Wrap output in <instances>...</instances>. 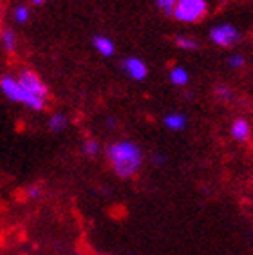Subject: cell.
Returning a JSON list of instances; mask_svg holds the SVG:
<instances>
[{
	"instance_id": "obj_1",
	"label": "cell",
	"mask_w": 253,
	"mask_h": 255,
	"mask_svg": "<svg viewBox=\"0 0 253 255\" xmlns=\"http://www.w3.org/2000/svg\"><path fill=\"white\" fill-rule=\"evenodd\" d=\"M107 156L112 168L123 179L136 176L143 165V152L134 141H116L107 148Z\"/></svg>"
},
{
	"instance_id": "obj_2",
	"label": "cell",
	"mask_w": 253,
	"mask_h": 255,
	"mask_svg": "<svg viewBox=\"0 0 253 255\" xmlns=\"http://www.w3.org/2000/svg\"><path fill=\"white\" fill-rule=\"evenodd\" d=\"M0 89H2V93H4L11 102L22 103V105L33 109V111H44L45 100L34 96L29 91H25V89L18 84V80L13 78V76H2V78H0Z\"/></svg>"
},
{
	"instance_id": "obj_3",
	"label": "cell",
	"mask_w": 253,
	"mask_h": 255,
	"mask_svg": "<svg viewBox=\"0 0 253 255\" xmlns=\"http://www.w3.org/2000/svg\"><path fill=\"white\" fill-rule=\"evenodd\" d=\"M206 11H208L206 0H177L172 9V15L183 24H195L205 18Z\"/></svg>"
},
{
	"instance_id": "obj_4",
	"label": "cell",
	"mask_w": 253,
	"mask_h": 255,
	"mask_svg": "<svg viewBox=\"0 0 253 255\" xmlns=\"http://www.w3.org/2000/svg\"><path fill=\"white\" fill-rule=\"evenodd\" d=\"M210 40L221 47H232L241 40V33L232 24H219L210 29Z\"/></svg>"
},
{
	"instance_id": "obj_5",
	"label": "cell",
	"mask_w": 253,
	"mask_h": 255,
	"mask_svg": "<svg viewBox=\"0 0 253 255\" xmlns=\"http://www.w3.org/2000/svg\"><path fill=\"white\" fill-rule=\"evenodd\" d=\"M16 80H18V84L22 85L25 91H29V93L34 94V96H38V98H42V100H45L49 96L47 85L40 80V76L34 73V71L25 69V71H22V73H20V76Z\"/></svg>"
},
{
	"instance_id": "obj_6",
	"label": "cell",
	"mask_w": 253,
	"mask_h": 255,
	"mask_svg": "<svg viewBox=\"0 0 253 255\" xmlns=\"http://www.w3.org/2000/svg\"><path fill=\"white\" fill-rule=\"evenodd\" d=\"M122 69L132 80H136V82H143V80L148 76V67H146V64L141 58H136V56H130V58L123 60Z\"/></svg>"
},
{
	"instance_id": "obj_7",
	"label": "cell",
	"mask_w": 253,
	"mask_h": 255,
	"mask_svg": "<svg viewBox=\"0 0 253 255\" xmlns=\"http://www.w3.org/2000/svg\"><path fill=\"white\" fill-rule=\"evenodd\" d=\"M252 136V127H250L248 120L244 118H237L232 123V137L237 139L241 143H246Z\"/></svg>"
},
{
	"instance_id": "obj_8",
	"label": "cell",
	"mask_w": 253,
	"mask_h": 255,
	"mask_svg": "<svg viewBox=\"0 0 253 255\" xmlns=\"http://www.w3.org/2000/svg\"><path fill=\"white\" fill-rule=\"evenodd\" d=\"M93 44H94V49L102 54V56H112L114 51H116L114 42L109 36H103V34H96L93 38Z\"/></svg>"
},
{
	"instance_id": "obj_9",
	"label": "cell",
	"mask_w": 253,
	"mask_h": 255,
	"mask_svg": "<svg viewBox=\"0 0 253 255\" xmlns=\"http://www.w3.org/2000/svg\"><path fill=\"white\" fill-rule=\"evenodd\" d=\"M163 123H165L166 128H170V130H183L186 127V116L181 113H172L168 116L163 118Z\"/></svg>"
},
{
	"instance_id": "obj_10",
	"label": "cell",
	"mask_w": 253,
	"mask_h": 255,
	"mask_svg": "<svg viewBox=\"0 0 253 255\" xmlns=\"http://www.w3.org/2000/svg\"><path fill=\"white\" fill-rule=\"evenodd\" d=\"M170 82H172V85H179V87L186 85L190 82L188 71H186L185 67H179V65L172 67V71H170Z\"/></svg>"
},
{
	"instance_id": "obj_11",
	"label": "cell",
	"mask_w": 253,
	"mask_h": 255,
	"mask_svg": "<svg viewBox=\"0 0 253 255\" xmlns=\"http://www.w3.org/2000/svg\"><path fill=\"white\" fill-rule=\"evenodd\" d=\"M2 44H4V49L7 51V53H13V51H15L16 36L11 29H5L4 33H2Z\"/></svg>"
},
{
	"instance_id": "obj_12",
	"label": "cell",
	"mask_w": 253,
	"mask_h": 255,
	"mask_svg": "<svg viewBox=\"0 0 253 255\" xmlns=\"http://www.w3.org/2000/svg\"><path fill=\"white\" fill-rule=\"evenodd\" d=\"M65 125H67V120H65V116H63V114H53V116H51V120H49V127H51V130H54V132H60V130H63V128H65Z\"/></svg>"
},
{
	"instance_id": "obj_13",
	"label": "cell",
	"mask_w": 253,
	"mask_h": 255,
	"mask_svg": "<svg viewBox=\"0 0 253 255\" xmlns=\"http://www.w3.org/2000/svg\"><path fill=\"white\" fill-rule=\"evenodd\" d=\"M175 45L185 51H194L199 47V44H197L194 38H188V36H177V38H175Z\"/></svg>"
},
{
	"instance_id": "obj_14",
	"label": "cell",
	"mask_w": 253,
	"mask_h": 255,
	"mask_svg": "<svg viewBox=\"0 0 253 255\" xmlns=\"http://www.w3.org/2000/svg\"><path fill=\"white\" fill-rule=\"evenodd\" d=\"M100 150H102V147H100V143L94 141V139H87V141L83 143V154H85V156L94 157L100 154Z\"/></svg>"
},
{
	"instance_id": "obj_15",
	"label": "cell",
	"mask_w": 253,
	"mask_h": 255,
	"mask_svg": "<svg viewBox=\"0 0 253 255\" xmlns=\"http://www.w3.org/2000/svg\"><path fill=\"white\" fill-rule=\"evenodd\" d=\"M29 7L27 5H18L15 9V20L18 22V24H25L27 20H29Z\"/></svg>"
},
{
	"instance_id": "obj_16",
	"label": "cell",
	"mask_w": 253,
	"mask_h": 255,
	"mask_svg": "<svg viewBox=\"0 0 253 255\" xmlns=\"http://www.w3.org/2000/svg\"><path fill=\"white\" fill-rule=\"evenodd\" d=\"M156 2H157V7H159L163 13L172 15V9H174V5L177 0H156Z\"/></svg>"
},
{
	"instance_id": "obj_17",
	"label": "cell",
	"mask_w": 253,
	"mask_h": 255,
	"mask_svg": "<svg viewBox=\"0 0 253 255\" xmlns=\"http://www.w3.org/2000/svg\"><path fill=\"white\" fill-rule=\"evenodd\" d=\"M228 65L232 69H243L244 65H246V60H244V56H241V54H234V56H230Z\"/></svg>"
},
{
	"instance_id": "obj_18",
	"label": "cell",
	"mask_w": 253,
	"mask_h": 255,
	"mask_svg": "<svg viewBox=\"0 0 253 255\" xmlns=\"http://www.w3.org/2000/svg\"><path fill=\"white\" fill-rule=\"evenodd\" d=\"M217 96H221L223 100H230L232 98V91L228 87H224V85H219L217 87Z\"/></svg>"
},
{
	"instance_id": "obj_19",
	"label": "cell",
	"mask_w": 253,
	"mask_h": 255,
	"mask_svg": "<svg viewBox=\"0 0 253 255\" xmlns=\"http://www.w3.org/2000/svg\"><path fill=\"white\" fill-rule=\"evenodd\" d=\"M27 196H29V197H33V199H36V197H40V196H42V190H40L38 187H31L29 190H27Z\"/></svg>"
},
{
	"instance_id": "obj_20",
	"label": "cell",
	"mask_w": 253,
	"mask_h": 255,
	"mask_svg": "<svg viewBox=\"0 0 253 255\" xmlns=\"http://www.w3.org/2000/svg\"><path fill=\"white\" fill-rule=\"evenodd\" d=\"M163 161H165V157H163V156H156V159H154V163H156V165H161Z\"/></svg>"
},
{
	"instance_id": "obj_21",
	"label": "cell",
	"mask_w": 253,
	"mask_h": 255,
	"mask_svg": "<svg viewBox=\"0 0 253 255\" xmlns=\"http://www.w3.org/2000/svg\"><path fill=\"white\" fill-rule=\"evenodd\" d=\"M45 0H33V4H36V5H40V4H44Z\"/></svg>"
},
{
	"instance_id": "obj_22",
	"label": "cell",
	"mask_w": 253,
	"mask_h": 255,
	"mask_svg": "<svg viewBox=\"0 0 253 255\" xmlns=\"http://www.w3.org/2000/svg\"><path fill=\"white\" fill-rule=\"evenodd\" d=\"M109 127H114V125H116V122H114V120H109Z\"/></svg>"
}]
</instances>
